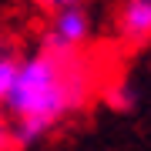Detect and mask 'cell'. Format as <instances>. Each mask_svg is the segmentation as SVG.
<instances>
[{"label":"cell","mask_w":151,"mask_h":151,"mask_svg":"<svg viewBox=\"0 0 151 151\" xmlns=\"http://www.w3.org/2000/svg\"><path fill=\"white\" fill-rule=\"evenodd\" d=\"M97 87L94 57L81 50H37L20 60L10 94L4 97L14 114V145H30L57 128L67 114L81 111Z\"/></svg>","instance_id":"1"},{"label":"cell","mask_w":151,"mask_h":151,"mask_svg":"<svg viewBox=\"0 0 151 151\" xmlns=\"http://www.w3.org/2000/svg\"><path fill=\"white\" fill-rule=\"evenodd\" d=\"M91 37V17L84 7H67L54 14L47 34H44V50H81Z\"/></svg>","instance_id":"2"},{"label":"cell","mask_w":151,"mask_h":151,"mask_svg":"<svg viewBox=\"0 0 151 151\" xmlns=\"http://www.w3.org/2000/svg\"><path fill=\"white\" fill-rule=\"evenodd\" d=\"M114 37L124 47L151 44V0H121L114 10Z\"/></svg>","instance_id":"3"},{"label":"cell","mask_w":151,"mask_h":151,"mask_svg":"<svg viewBox=\"0 0 151 151\" xmlns=\"http://www.w3.org/2000/svg\"><path fill=\"white\" fill-rule=\"evenodd\" d=\"M104 101H108L111 108H118V111H131L138 97H134V87L131 84L114 81V84H108V91H104Z\"/></svg>","instance_id":"4"},{"label":"cell","mask_w":151,"mask_h":151,"mask_svg":"<svg viewBox=\"0 0 151 151\" xmlns=\"http://www.w3.org/2000/svg\"><path fill=\"white\" fill-rule=\"evenodd\" d=\"M17 67H20V60H17V50H14V54H4V57H0V104H4V97L10 94V87H14Z\"/></svg>","instance_id":"5"},{"label":"cell","mask_w":151,"mask_h":151,"mask_svg":"<svg viewBox=\"0 0 151 151\" xmlns=\"http://www.w3.org/2000/svg\"><path fill=\"white\" fill-rule=\"evenodd\" d=\"M30 4H34V7H40L44 14L54 17V14H60V10H67V7H81L84 0H30Z\"/></svg>","instance_id":"6"},{"label":"cell","mask_w":151,"mask_h":151,"mask_svg":"<svg viewBox=\"0 0 151 151\" xmlns=\"http://www.w3.org/2000/svg\"><path fill=\"white\" fill-rule=\"evenodd\" d=\"M14 145V134H10V128L4 124V118H0V151H10Z\"/></svg>","instance_id":"7"},{"label":"cell","mask_w":151,"mask_h":151,"mask_svg":"<svg viewBox=\"0 0 151 151\" xmlns=\"http://www.w3.org/2000/svg\"><path fill=\"white\" fill-rule=\"evenodd\" d=\"M14 50H17V47H14V40L7 37V34H0V57H4V54H14Z\"/></svg>","instance_id":"8"}]
</instances>
